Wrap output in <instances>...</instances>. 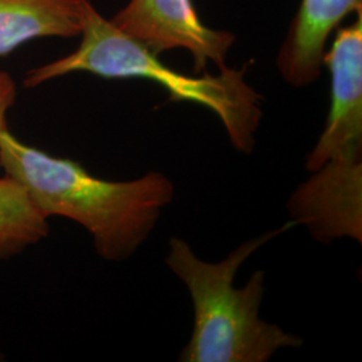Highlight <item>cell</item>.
<instances>
[{
    "label": "cell",
    "instance_id": "obj_2",
    "mask_svg": "<svg viewBox=\"0 0 362 362\" xmlns=\"http://www.w3.org/2000/svg\"><path fill=\"white\" fill-rule=\"evenodd\" d=\"M294 226L297 223L290 220L250 239L216 263L202 260L180 238L169 240L165 262L187 286L194 305L192 336L179 361L267 362L278 350L303 344L300 337L260 318L264 272H254L242 288L233 287L235 275L247 259Z\"/></svg>",
    "mask_w": 362,
    "mask_h": 362
},
{
    "label": "cell",
    "instance_id": "obj_8",
    "mask_svg": "<svg viewBox=\"0 0 362 362\" xmlns=\"http://www.w3.org/2000/svg\"><path fill=\"white\" fill-rule=\"evenodd\" d=\"M89 0H0V57L37 38L77 37Z\"/></svg>",
    "mask_w": 362,
    "mask_h": 362
},
{
    "label": "cell",
    "instance_id": "obj_6",
    "mask_svg": "<svg viewBox=\"0 0 362 362\" xmlns=\"http://www.w3.org/2000/svg\"><path fill=\"white\" fill-rule=\"evenodd\" d=\"M290 199L291 220L321 242L350 238L362 242V164L327 163L311 172Z\"/></svg>",
    "mask_w": 362,
    "mask_h": 362
},
{
    "label": "cell",
    "instance_id": "obj_10",
    "mask_svg": "<svg viewBox=\"0 0 362 362\" xmlns=\"http://www.w3.org/2000/svg\"><path fill=\"white\" fill-rule=\"evenodd\" d=\"M16 100V85L7 71H0V136L7 130V112Z\"/></svg>",
    "mask_w": 362,
    "mask_h": 362
},
{
    "label": "cell",
    "instance_id": "obj_4",
    "mask_svg": "<svg viewBox=\"0 0 362 362\" xmlns=\"http://www.w3.org/2000/svg\"><path fill=\"white\" fill-rule=\"evenodd\" d=\"M322 64L332 77L330 110L306 158L310 172L327 163L362 164V10L353 25L338 30Z\"/></svg>",
    "mask_w": 362,
    "mask_h": 362
},
{
    "label": "cell",
    "instance_id": "obj_7",
    "mask_svg": "<svg viewBox=\"0 0 362 362\" xmlns=\"http://www.w3.org/2000/svg\"><path fill=\"white\" fill-rule=\"evenodd\" d=\"M360 10L362 0H302L278 55L282 77L296 88L317 81L330 33L345 16Z\"/></svg>",
    "mask_w": 362,
    "mask_h": 362
},
{
    "label": "cell",
    "instance_id": "obj_1",
    "mask_svg": "<svg viewBox=\"0 0 362 362\" xmlns=\"http://www.w3.org/2000/svg\"><path fill=\"white\" fill-rule=\"evenodd\" d=\"M0 168L26 189L45 218L77 221L90 233L98 255L112 262L136 252L175 196L173 182L160 172L104 180L77 161L28 146L8 129L0 136Z\"/></svg>",
    "mask_w": 362,
    "mask_h": 362
},
{
    "label": "cell",
    "instance_id": "obj_5",
    "mask_svg": "<svg viewBox=\"0 0 362 362\" xmlns=\"http://www.w3.org/2000/svg\"><path fill=\"white\" fill-rule=\"evenodd\" d=\"M112 22L157 55L173 49L188 50L194 57V73L203 71L208 62L220 70L227 67L226 57L235 40L231 33L206 26L191 0H130Z\"/></svg>",
    "mask_w": 362,
    "mask_h": 362
},
{
    "label": "cell",
    "instance_id": "obj_3",
    "mask_svg": "<svg viewBox=\"0 0 362 362\" xmlns=\"http://www.w3.org/2000/svg\"><path fill=\"white\" fill-rule=\"evenodd\" d=\"M81 34L82 42L76 52L27 73V89L76 71L105 79H148L168 91L170 101L192 103L215 113L233 146L246 155L252 152L262 119V97L247 83L246 67H224L219 76L203 77L179 73L163 64L141 42L106 21L90 1Z\"/></svg>",
    "mask_w": 362,
    "mask_h": 362
},
{
    "label": "cell",
    "instance_id": "obj_9",
    "mask_svg": "<svg viewBox=\"0 0 362 362\" xmlns=\"http://www.w3.org/2000/svg\"><path fill=\"white\" fill-rule=\"evenodd\" d=\"M49 233L47 218L26 189L10 176L0 177V259H8Z\"/></svg>",
    "mask_w": 362,
    "mask_h": 362
}]
</instances>
